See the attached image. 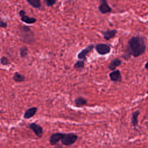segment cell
<instances>
[{
	"label": "cell",
	"mask_w": 148,
	"mask_h": 148,
	"mask_svg": "<svg viewBox=\"0 0 148 148\" xmlns=\"http://www.w3.org/2000/svg\"><path fill=\"white\" fill-rule=\"evenodd\" d=\"M8 26V24L6 22L4 21L1 17H0V28H6Z\"/></svg>",
	"instance_id": "cell-22"
},
{
	"label": "cell",
	"mask_w": 148,
	"mask_h": 148,
	"mask_svg": "<svg viewBox=\"0 0 148 148\" xmlns=\"http://www.w3.org/2000/svg\"><path fill=\"white\" fill-rule=\"evenodd\" d=\"M117 32V31L116 29H111V30H106L105 31H101V33L103 35V38L106 40H108L114 37Z\"/></svg>",
	"instance_id": "cell-11"
},
{
	"label": "cell",
	"mask_w": 148,
	"mask_h": 148,
	"mask_svg": "<svg viewBox=\"0 0 148 148\" xmlns=\"http://www.w3.org/2000/svg\"><path fill=\"white\" fill-rule=\"evenodd\" d=\"M28 49L26 46H23L20 49V56L21 58H25L28 54Z\"/></svg>",
	"instance_id": "cell-18"
},
{
	"label": "cell",
	"mask_w": 148,
	"mask_h": 148,
	"mask_svg": "<svg viewBox=\"0 0 148 148\" xmlns=\"http://www.w3.org/2000/svg\"><path fill=\"white\" fill-rule=\"evenodd\" d=\"M98 10L102 14L110 13L112 11V8L109 6L107 2L105 0L100 1V5L98 6Z\"/></svg>",
	"instance_id": "cell-7"
},
{
	"label": "cell",
	"mask_w": 148,
	"mask_h": 148,
	"mask_svg": "<svg viewBox=\"0 0 148 148\" xmlns=\"http://www.w3.org/2000/svg\"><path fill=\"white\" fill-rule=\"evenodd\" d=\"M27 2L34 8L38 9L41 6V2L40 0H27Z\"/></svg>",
	"instance_id": "cell-17"
},
{
	"label": "cell",
	"mask_w": 148,
	"mask_h": 148,
	"mask_svg": "<svg viewBox=\"0 0 148 148\" xmlns=\"http://www.w3.org/2000/svg\"><path fill=\"white\" fill-rule=\"evenodd\" d=\"M13 79L14 80V82L20 83V82H24L25 79V77H24V76L19 73L18 72H15L13 76Z\"/></svg>",
	"instance_id": "cell-16"
},
{
	"label": "cell",
	"mask_w": 148,
	"mask_h": 148,
	"mask_svg": "<svg viewBox=\"0 0 148 148\" xmlns=\"http://www.w3.org/2000/svg\"><path fill=\"white\" fill-rule=\"evenodd\" d=\"M84 67V61L83 60H78L74 64V68L77 69H83Z\"/></svg>",
	"instance_id": "cell-19"
},
{
	"label": "cell",
	"mask_w": 148,
	"mask_h": 148,
	"mask_svg": "<svg viewBox=\"0 0 148 148\" xmlns=\"http://www.w3.org/2000/svg\"><path fill=\"white\" fill-rule=\"evenodd\" d=\"M25 14H26V13H25V12L24 10H20V11H19V13H18V14H19V16H20V17H22V16L25 15Z\"/></svg>",
	"instance_id": "cell-23"
},
{
	"label": "cell",
	"mask_w": 148,
	"mask_h": 148,
	"mask_svg": "<svg viewBox=\"0 0 148 148\" xmlns=\"http://www.w3.org/2000/svg\"><path fill=\"white\" fill-rule=\"evenodd\" d=\"M29 128L35 133V134L39 138H41L43 134L42 127L35 123H32L29 124Z\"/></svg>",
	"instance_id": "cell-6"
},
{
	"label": "cell",
	"mask_w": 148,
	"mask_h": 148,
	"mask_svg": "<svg viewBox=\"0 0 148 148\" xmlns=\"http://www.w3.org/2000/svg\"><path fill=\"white\" fill-rule=\"evenodd\" d=\"M87 103V99L82 97H79L75 99V104L76 107H82Z\"/></svg>",
	"instance_id": "cell-14"
},
{
	"label": "cell",
	"mask_w": 148,
	"mask_h": 148,
	"mask_svg": "<svg viewBox=\"0 0 148 148\" xmlns=\"http://www.w3.org/2000/svg\"><path fill=\"white\" fill-rule=\"evenodd\" d=\"M77 139V136L73 133L64 134L61 141L65 146H70L74 144Z\"/></svg>",
	"instance_id": "cell-3"
},
{
	"label": "cell",
	"mask_w": 148,
	"mask_h": 148,
	"mask_svg": "<svg viewBox=\"0 0 148 148\" xmlns=\"http://www.w3.org/2000/svg\"><path fill=\"white\" fill-rule=\"evenodd\" d=\"M139 114H140V111L139 110L135 111L132 114V116L131 117V123L134 127H136L138 125V117Z\"/></svg>",
	"instance_id": "cell-13"
},
{
	"label": "cell",
	"mask_w": 148,
	"mask_h": 148,
	"mask_svg": "<svg viewBox=\"0 0 148 148\" xmlns=\"http://www.w3.org/2000/svg\"><path fill=\"white\" fill-rule=\"evenodd\" d=\"M147 130H148V125H147Z\"/></svg>",
	"instance_id": "cell-26"
},
{
	"label": "cell",
	"mask_w": 148,
	"mask_h": 148,
	"mask_svg": "<svg viewBox=\"0 0 148 148\" xmlns=\"http://www.w3.org/2000/svg\"><path fill=\"white\" fill-rule=\"evenodd\" d=\"M147 95H148V90L147 91Z\"/></svg>",
	"instance_id": "cell-25"
},
{
	"label": "cell",
	"mask_w": 148,
	"mask_h": 148,
	"mask_svg": "<svg viewBox=\"0 0 148 148\" xmlns=\"http://www.w3.org/2000/svg\"><path fill=\"white\" fill-rule=\"evenodd\" d=\"M21 21L27 23V24H34L36 21V19L34 17H29L28 16H27L26 14L21 17Z\"/></svg>",
	"instance_id": "cell-15"
},
{
	"label": "cell",
	"mask_w": 148,
	"mask_h": 148,
	"mask_svg": "<svg viewBox=\"0 0 148 148\" xmlns=\"http://www.w3.org/2000/svg\"><path fill=\"white\" fill-rule=\"evenodd\" d=\"M109 77L111 81L114 82H121L122 76L119 70H115L109 73Z\"/></svg>",
	"instance_id": "cell-8"
},
{
	"label": "cell",
	"mask_w": 148,
	"mask_h": 148,
	"mask_svg": "<svg viewBox=\"0 0 148 148\" xmlns=\"http://www.w3.org/2000/svg\"><path fill=\"white\" fill-rule=\"evenodd\" d=\"M94 45H90L87 47L83 49L82 51H80L79 54H77V58L83 61H85L86 60V57L88 55V53H90L94 49Z\"/></svg>",
	"instance_id": "cell-5"
},
{
	"label": "cell",
	"mask_w": 148,
	"mask_h": 148,
	"mask_svg": "<svg viewBox=\"0 0 148 148\" xmlns=\"http://www.w3.org/2000/svg\"><path fill=\"white\" fill-rule=\"evenodd\" d=\"M37 109L38 108L36 107H32L29 108L25 112L23 116L24 118L25 119H28L32 117L36 114Z\"/></svg>",
	"instance_id": "cell-12"
},
{
	"label": "cell",
	"mask_w": 148,
	"mask_h": 148,
	"mask_svg": "<svg viewBox=\"0 0 148 148\" xmlns=\"http://www.w3.org/2000/svg\"><path fill=\"white\" fill-rule=\"evenodd\" d=\"M18 34L20 40L23 42L29 44L34 41V33L28 26H19Z\"/></svg>",
	"instance_id": "cell-2"
},
{
	"label": "cell",
	"mask_w": 148,
	"mask_h": 148,
	"mask_svg": "<svg viewBox=\"0 0 148 148\" xmlns=\"http://www.w3.org/2000/svg\"><path fill=\"white\" fill-rule=\"evenodd\" d=\"M145 40L143 37L140 36H132L130 39L128 45L121 57L125 60H128L131 56L138 57L143 53L146 50Z\"/></svg>",
	"instance_id": "cell-1"
},
{
	"label": "cell",
	"mask_w": 148,
	"mask_h": 148,
	"mask_svg": "<svg viewBox=\"0 0 148 148\" xmlns=\"http://www.w3.org/2000/svg\"><path fill=\"white\" fill-rule=\"evenodd\" d=\"M45 2L47 6L51 7L57 2V1L56 0H45Z\"/></svg>",
	"instance_id": "cell-21"
},
{
	"label": "cell",
	"mask_w": 148,
	"mask_h": 148,
	"mask_svg": "<svg viewBox=\"0 0 148 148\" xmlns=\"http://www.w3.org/2000/svg\"><path fill=\"white\" fill-rule=\"evenodd\" d=\"M64 133H54L49 138L50 144L51 145H55L58 143L60 140L62 138Z\"/></svg>",
	"instance_id": "cell-9"
},
{
	"label": "cell",
	"mask_w": 148,
	"mask_h": 148,
	"mask_svg": "<svg viewBox=\"0 0 148 148\" xmlns=\"http://www.w3.org/2000/svg\"><path fill=\"white\" fill-rule=\"evenodd\" d=\"M0 63L2 65H8L10 64V62L7 57L5 56H2L0 58Z\"/></svg>",
	"instance_id": "cell-20"
},
{
	"label": "cell",
	"mask_w": 148,
	"mask_h": 148,
	"mask_svg": "<svg viewBox=\"0 0 148 148\" xmlns=\"http://www.w3.org/2000/svg\"><path fill=\"white\" fill-rule=\"evenodd\" d=\"M121 64H122V61L121 60H120L119 58H116L113 59L110 61V62L109 63V64L108 66V68L110 71H115V69L118 66L121 65Z\"/></svg>",
	"instance_id": "cell-10"
},
{
	"label": "cell",
	"mask_w": 148,
	"mask_h": 148,
	"mask_svg": "<svg viewBox=\"0 0 148 148\" xmlns=\"http://www.w3.org/2000/svg\"><path fill=\"white\" fill-rule=\"evenodd\" d=\"M95 50L97 52L102 56L109 54L110 52V47L104 43H99L97 44L95 46Z\"/></svg>",
	"instance_id": "cell-4"
},
{
	"label": "cell",
	"mask_w": 148,
	"mask_h": 148,
	"mask_svg": "<svg viewBox=\"0 0 148 148\" xmlns=\"http://www.w3.org/2000/svg\"><path fill=\"white\" fill-rule=\"evenodd\" d=\"M145 68L146 69H147V70L148 71V60H147L146 63L145 65Z\"/></svg>",
	"instance_id": "cell-24"
}]
</instances>
